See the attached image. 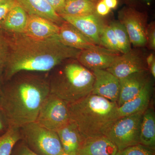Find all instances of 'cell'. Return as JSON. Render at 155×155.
<instances>
[{
    "label": "cell",
    "instance_id": "obj_10",
    "mask_svg": "<svg viewBox=\"0 0 155 155\" xmlns=\"http://www.w3.org/2000/svg\"><path fill=\"white\" fill-rule=\"evenodd\" d=\"M60 16L64 21L75 26L96 45L101 46V35L106 25L97 13L86 16L61 15Z\"/></svg>",
    "mask_w": 155,
    "mask_h": 155
},
{
    "label": "cell",
    "instance_id": "obj_8",
    "mask_svg": "<svg viewBox=\"0 0 155 155\" xmlns=\"http://www.w3.org/2000/svg\"><path fill=\"white\" fill-rule=\"evenodd\" d=\"M119 22L127 31L130 44L134 46L146 45L147 28L144 15L130 8H125L119 12Z\"/></svg>",
    "mask_w": 155,
    "mask_h": 155
},
{
    "label": "cell",
    "instance_id": "obj_4",
    "mask_svg": "<svg viewBox=\"0 0 155 155\" xmlns=\"http://www.w3.org/2000/svg\"><path fill=\"white\" fill-rule=\"evenodd\" d=\"M94 77L92 72L79 63H68L59 69L49 83L50 93L68 104L91 93Z\"/></svg>",
    "mask_w": 155,
    "mask_h": 155
},
{
    "label": "cell",
    "instance_id": "obj_2",
    "mask_svg": "<svg viewBox=\"0 0 155 155\" xmlns=\"http://www.w3.org/2000/svg\"><path fill=\"white\" fill-rule=\"evenodd\" d=\"M50 94L49 83L36 76L19 78L0 88V113L7 127L20 128L35 122Z\"/></svg>",
    "mask_w": 155,
    "mask_h": 155
},
{
    "label": "cell",
    "instance_id": "obj_36",
    "mask_svg": "<svg viewBox=\"0 0 155 155\" xmlns=\"http://www.w3.org/2000/svg\"><path fill=\"white\" fill-rule=\"evenodd\" d=\"M150 69V72L152 75L153 77L155 78V61L152 63L150 66L149 67Z\"/></svg>",
    "mask_w": 155,
    "mask_h": 155
},
{
    "label": "cell",
    "instance_id": "obj_12",
    "mask_svg": "<svg viewBox=\"0 0 155 155\" xmlns=\"http://www.w3.org/2000/svg\"><path fill=\"white\" fill-rule=\"evenodd\" d=\"M119 55L103 47L81 51L77 58L81 64L92 71L94 69H107Z\"/></svg>",
    "mask_w": 155,
    "mask_h": 155
},
{
    "label": "cell",
    "instance_id": "obj_17",
    "mask_svg": "<svg viewBox=\"0 0 155 155\" xmlns=\"http://www.w3.org/2000/svg\"><path fill=\"white\" fill-rule=\"evenodd\" d=\"M59 26L50 20L35 15H28V22L24 34L32 38L46 39L57 36Z\"/></svg>",
    "mask_w": 155,
    "mask_h": 155
},
{
    "label": "cell",
    "instance_id": "obj_21",
    "mask_svg": "<svg viewBox=\"0 0 155 155\" xmlns=\"http://www.w3.org/2000/svg\"><path fill=\"white\" fill-rule=\"evenodd\" d=\"M28 19V14L17 3L9 12L2 25L6 30L14 33H23Z\"/></svg>",
    "mask_w": 155,
    "mask_h": 155
},
{
    "label": "cell",
    "instance_id": "obj_34",
    "mask_svg": "<svg viewBox=\"0 0 155 155\" xmlns=\"http://www.w3.org/2000/svg\"><path fill=\"white\" fill-rule=\"evenodd\" d=\"M7 126L6 125L5 123L2 115L0 113V134H2L5 131Z\"/></svg>",
    "mask_w": 155,
    "mask_h": 155
},
{
    "label": "cell",
    "instance_id": "obj_30",
    "mask_svg": "<svg viewBox=\"0 0 155 155\" xmlns=\"http://www.w3.org/2000/svg\"><path fill=\"white\" fill-rule=\"evenodd\" d=\"M147 41L150 48L153 50L155 48V30L154 23H151L147 28Z\"/></svg>",
    "mask_w": 155,
    "mask_h": 155
},
{
    "label": "cell",
    "instance_id": "obj_32",
    "mask_svg": "<svg viewBox=\"0 0 155 155\" xmlns=\"http://www.w3.org/2000/svg\"><path fill=\"white\" fill-rule=\"evenodd\" d=\"M59 14L64 5L66 0H46Z\"/></svg>",
    "mask_w": 155,
    "mask_h": 155
},
{
    "label": "cell",
    "instance_id": "obj_5",
    "mask_svg": "<svg viewBox=\"0 0 155 155\" xmlns=\"http://www.w3.org/2000/svg\"><path fill=\"white\" fill-rule=\"evenodd\" d=\"M22 140L39 155H62L64 153L56 131L49 130L35 122L20 127Z\"/></svg>",
    "mask_w": 155,
    "mask_h": 155
},
{
    "label": "cell",
    "instance_id": "obj_18",
    "mask_svg": "<svg viewBox=\"0 0 155 155\" xmlns=\"http://www.w3.org/2000/svg\"><path fill=\"white\" fill-rule=\"evenodd\" d=\"M28 15L42 17L61 25L64 20L46 0H16Z\"/></svg>",
    "mask_w": 155,
    "mask_h": 155
},
{
    "label": "cell",
    "instance_id": "obj_16",
    "mask_svg": "<svg viewBox=\"0 0 155 155\" xmlns=\"http://www.w3.org/2000/svg\"><path fill=\"white\" fill-rule=\"evenodd\" d=\"M153 92V84L150 79L137 95L118 107L119 118L137 113H144L150 106Z\"/></svg>",
    "mask_w": 155,
    "mask_h": 155
},
{
    "label": "cell",
    "instance_id": "obj_26",
    "mask_svg": "<svg viewBox=\"0 0 155 155\" xmlns=\"http://www.w3.org/2000/svg\"><path fill=\"white\" fill-rule=\"evenodd\" d=\"M11 48V41L0 31V77L8 61Z\"/></svg>",
    "mask_w": 155,
    "mask_h": 155
},
{
    "label": "cell",
    "instance_id": "obj_22",
    "mask_svg": "<svg viewBox=\"0 0 155 155\" xmlns=\"http://www.w3.org/2000/svg\"><path fill=\"white\" fill-rule=\"evenodd\" d=\"M95 4L91 0H66L59 15L82 16L95 14Z\"/></svg>",
    "mask_w": 155,
    "mask_h": 155
},
{
    "label": "cell",
    "instance_id": "obj_11",
    "mask_svg": "<svg viewBox=\"0 0 155 155\" xmlns=\"http://www.w3.org/2000/svg\"><path fill=\"white\" fill-rule=\"evenodd\" d=\"M91 71L94 77L91 94L117 103L120 90L119 78L106 69H94Z\"/></svg>",
    "mask_w": 155,
    "mask_h": 155
},
{
    "label": "cell",
    "instance_id": "obj_13",
    "mask_svg": "<svg viewBox=\"0 0 155 155\" xmlns=\"http://www.w3.org/2000/svg\"><path fill=\"white\" fill-rule=\"evenodd\" d=\"M150 79L148 69L119 79L120 90L117 103L118 107H120L137 95Z\"/></svg>",
    "mask_w": 155,
    "mask_h": 155
},
{
    "label": "cell",
    "instance_id": "obj_14",
    "mask_svg": "<svg viewBox=\"0 0 155 155\" xmlns=\"http://www.w3.org/2000/svg\"><path fill=\"white\" fill-rule=\"evenodd\" d=\"M58 37L65 45L81 51L101 46L96 45L75 26L65 21L59 25Z\"/></svg>",
    "mask_w": 155,
    "mask_h": 155
},
{
    "label": "cell",
    "instance_id": "obj_24",
    "mask_svg": "<svg viewBox=\"0 0 155 155\" xmlns=\"http://www.w3.org/2000/svg\"><path fill=\"white\" fill-rule=\"evenodd\" d=\"M114 29L118 43L119 52L125 54L131 50L130 42L127 31L120 22L116 21L110 24Z\"/></svg>",
    "mask_w": 155,
    "mask_h": 155
},
{
    "label": "cell",
    "instance_id": "obj_40",
    "mask_svg": "<svg viewBox=\"0 0 155 155\" xmlns=\"http://www.w3.org/2000/svg\"><path fill=\"white\" fill-rule=\"evenodd\" d=\"M2 0H0V2H1V1H2Z\"/></svg>",
    "mask_w": 155,
    "mask_h": 155
},
{
    "label": "cell",
    "instance_id": "obj_28",
    "mask_svg": "<svg viewBox=\"0 0 155 155\" xmlns=\"http://www.w3.org/2000/svg\"><path fill=\"white\" fill-rule=\"evenodd\" d=\"M17 4L16 0H2L0 2V25H2L11 9Z\"/></svg>",
    "mask_w": 155,
    "mask_h": 155
},
{
    "label": "cell",
    "instance_id": "obj_25",
    "mask_svg": "<svg viewBox=\"0 0 155 155\" xmlns=\"http://www.w3.org/2000/svg\"><path fill=\"white\" fill-rule=\"evenodd\" d=\"M101 46L112 51L119 53L116 35L110 25H106L103 29L101 36Z\"/></svg>",
    "mask_w": 155,
    "mask_h": 155
},
{
    "label": "cell",
    "instance_id": "obj_29",
    "mask_svg": "<svg viewBox=\"0 0 155 155\" xmlns=\"http://www.w3.org/2000/svg\"><path fill=\"white\" fill-rule=\"evenodd\" d=\"M19 144V141L17 143V147L15 150L14 148L11 155H39L30 149L23 140Z\"/></svg>",
    "mask_w": 155,
    "mask_h": 155
},
{
    "label": "cell",
    "instance_id": "obj_35",
    "mask_svg": "<svg viewBox=\"0 0 155 155\" xmlns=\"http://www.w3.org/2000/svg\"><path fill=\"white\" fill-rule=\"evenodd\" d=\"M154 61L155 58L153 54H150L148 57L147 58L146 60V63L148 67H149L152 63Z\"/></svg>",
    "mask_w": 155,
    "mask_h": 155
},
{
    "label": "cell",
    "instance_id": "obj_23",
    "mask_svg": "<svg viewBox=\"0 0 155 155\" xmlns=\"http://www.w3.org/2000/svg\"><path fill=\"white\" fill-rule=\"evenodd\" d=\"M22 140L20 128L8 126L0 135V155H11L16 144Z\"/></svg>",
    "mask_w": 155,
    "mask_h": 155
},
{
    "label": "cell",
    "instance_id": "obj_20",
    "mask_svg": "<svg viewBox=\"0 0 155 155\" xmlns=\"http://www.w3.org/2000/svg\"><path fill=\"white\" fill-rule=\"evenodd\" d=\"M140 143L155 150V113L153 108L150 106L143 115Z\"/></svg>",
    "mask_w": 155,
    "mask_h": 155
},
{
    "label": "cell",
    "instance_id": "obj_39",
    "mask_svg": "<svg viewBox=\"0 0 155 155\" xmlns=\"http://www.w3.org/2000/svg\"><path fill=\"white\" fill-rule=\"evenodd\" d=\"M91 1H93V2H94V1H96V0H91Z\"/></svg>",
    "mask_w": 155,
    "mask_h": 155
},
{
    "label": "cell",
    "instance_id": "obj_31",
    "mask_svg": "<svg viewBox=\"0 0 155 155\" xmlns=\"http://www.w3.org/2000/svg\"><path fill=\"white\" fill-rule=\"evenodd\" d=\"M110 10L111 9L106 5L103 0L100 1L96 6L97 14L102 16H105L107 15L110 13Z\"/></svg>",
    "mask_w": 155,
    "mask_h": 155
},
{
    "label": "cell",
    "instance_id": "obj_3",
    "mask_svg": "<svg viewBox=\"0 0 155 155\" xmlns=\"http://www.w3.org/2000/svg\"><path fill=\"white\" fill-rule=\"evenodd\" d=\"M68 107L70 120L84 138L105 135L119 118L117 103L92 94Z\"/></svg>",
    "mask_w": 155,
    "mask_h": 155
},
{
    "label": "cell",
    "instance_id": "obj_27",
    "mask_svg": "<svg viewBox=\"0 0 155 155\" xmlns=\"http://www.w3.org/2000/svg\"><path fill=\"white\" fill-rule=\"evenodd\" d=\"M117 155H155V150L139 143L118 151Z\"/></svg>",
    "mask_w": 155,
    "mask_h": 155
},
{
    "label": "cell",
    "instance_id": "obj_38",
    "mask_svg": "<svg viewBox=\"0 0 155 155\" xmlns=\"http://www.w3.org/2000/svg\"><path fill=\"white\" fill-rule=\"evenodd\" d=\"M62 155H69L67 154L64 153V154H63Z\"/></svg>",
    "mask_w": 155,
    "mask_h": 155
},
{
    "label": "cell",
    "instance_id": "obj_1",
    "mask_svg": "<svg viewBox=\"0 0 155 155\" xmlns=\"http://www.w3.org/2000/svg\"><path fill=\"white\" fill-rule=\"evenodd\" d=\"M15 34L3 73L6 81L22 71H49L68 59H77L81 51L65 45L58 35L36 39L24 34Z\"/></svg>",
    "mask_w": 155,
    "mask_h": 155
},
{
    "label": "cell",
    "instance_id": "obj_6",
    "mask_svg": "<svg viewBox=\"0 0 155 155\" xmlns=\"http://www.w3.org/2000/svg\"><path fill=\"white\" fill-rule=\"evenodd\" d=\"M143 113L120 117L105 136L117 147L118 151L140 143V126Z\"/></svg>",
    "mask_w": 155,
    "mask_h": 155
},
{
    "label": "cell",
    "instance_id": "obj_15",
    "mask_svg": "<svg viewBox=\"0 0 155 155\" xmlns=\"http://www.w3.org/2000/svg\"><path fill=\"white\" fill-rule=\"evenodd\" d=\"M117 147L105 135L84 138L76 155H117Z\"/></svg>",
    "mask_w": 155,
    "mask_h": 155
},
{
    "label": "cell",
    "instance_id": "obj_9",
    "mask_svg": "<svg viewBox=\"0 0 155 155\" xmlns=\"http://www.w3.org/2000/svg\"><path fill=\"white\" fill-rule=\"evenodd\" d=\"M147 65L139 53L130 50L122 55L117 56L106 70L119 79L133 73L147 70Z\"/></svg>",
    "mask_w": 155,
    "mask_h": 155
},
{
    "label": "cell",
    "instance_id": "obj_37",
    "mask_svg": "<svg viewBox=\"0 0 155 155\" xmlns=\"http://www.w3.org/2000/svg\"><path fill=\"white\" fill-rule=\"evenodd\" d=\"M144 1H145L147 3H150V2L151 0H144Z\"/></svg>",
    "mask_w": 155,
    "mask_h": 155
},
{
    "label": "cell",
    "instance_id": "obj_19",
    "mask_svg": "<svg viewBox=\"0 0 155 155\" xmlns=\"http://www.w3.org/2000/svg\"><path fill=\"white\" fill-rule=\"evenodd\" d=\"M64 153L76 155L81 143L84 138L77 125L70 120L66 125L57 130Z\"/></svg>",
    "mask_w": 155,
    "mask_h": 155
},
{
    "label": "cell",
    "instance_id": "obj_7",
    "mask_svg": "<svg viewBox=\"0 0 155 155\" xmlns=\"http://www.w3.org/2000/svg\"><path fill=\"white\" fill-rule=\"evenodd\" d=\"M68 103L50 93L42 105L35 122L57 131L70 121Z\"/></svg>",
    "mask_w": 155,
    "mask_h": 155
},
{
    "label": "cell",
    "instance_id": "obj_33",
    "mask_svg": "<svg viewBox=\"0 0 155 155\" xmlns=\"http://www.w3.org/2000/svg\"><path fill=\"white\" fill-rule=\"evenodd\" d=\"M104 2L106 4L110 9H115L117 7L118 5V1L117 0H103Z\"/></svg>",
    "mask_w": 155,
    "mask_h": 155
}]
</instances>
